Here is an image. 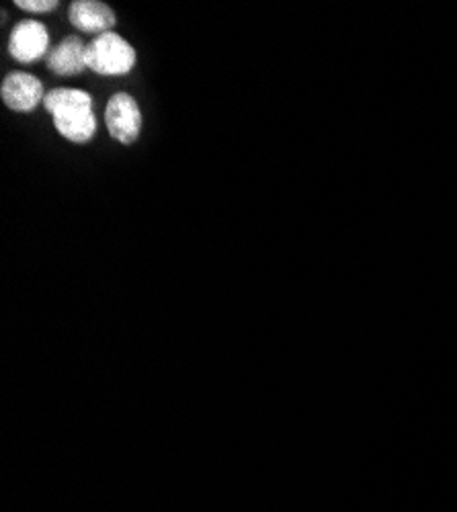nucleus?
<instances>
[{"mask_svg": "<svg viewBox=\"0 0 457 512\" xmlns=\"http://www.w3.org/2000/svg\"><path fill=\"white\" fill-rule=\"evenodd\" d=\"M46 111L54 117L56 132L72 142L87 144L97 134L93 97L78 89H54L44 99Z\"/></svg>", "mask_w": 457, "mask_h": 512, "instance_id": "f257e3e1", "label": "nucleus"}, {"mask_svg": "<svg viewBox=\"0 0 457 512\" xmlns=\"http://www.w3.org/2000/svg\"><path fill=\"white\" fill-rule=\"evenodd\" d=\"M87 66L101 76H126L136 66V50L128 39L109 31L87 46Z\"/></svg>", "mask_w": 457, "mask_h": 512, "instance_id": "f03ea898", "label": "nucleus"}, {"mask_svg": "<svg viewBox=\"0 0 457 512\" xmlns=\"http://www.w3.org/2000/svg\"><path fill=\"white\" fill-rule=\"evenodd\" d=\"M105 125L111 138L119 144H134L142 132V111L138 101L128 93L113 95L105 109Z\"/></svg>", "mask_w": 457, "mask_h": 512, "instance_id": "7ed1b4c3", "label": "nucleus"}, {"mask_svg": "<svg viewBox=\"0 0 457 512\" xmlns=\"http://www.w3.org/2000/svg\"><path fill=\"white\" fill-rule=\"evenodd\" d=\"M50 33L44 23L39 21H19L9 37V54L21 64H33L48 56Z\"/></svg>", "mask_w": 457, "mask_h": 512, "instance_id": "20e7f679", "label": "nucleus"}, {"mask_svg": "<svg viewBox=\"0 0 457 512\" xmlns=\"http://www.w3.org/2000/svg\"><path fill=\"white\" fill-rule=\"evenodd\" d=\"M0 97L15 113H31L37 105H44L46 93L39 78L27 72H11L0 87Z\"/></svg>", "mask_w": 457, "mask_h": 512, "instance_id": "39448f33", "label": "nucleus"}, {"mask_svg": "<svg viewBox=\"0 0 457 512\" xmlns=\"http://www.w3.org/2000/svg\"><path fill=\"white\" fill-rule=\"evenodd\" d=\"M68 17L78 31L97 37L113 31L117 21L113 9L105 3H99V0H76V3L70 5Z\"/></svg>", "mask_w": 457, "mask_h": 512, "instance_id": "423d86ee", "label": "nucleus"}, {"mask_svg": "<svg viewBox=\"0 0 457 512\" xmlns=\"http://www.w3.org/2000/svg\"><path fill=\"white\" fill-rule=\"evenodd\" d=\"M48 68L60 76H74L89 70L87 66V46L76 35L64 37L60 44L46 58Z\"/></svg>", "mask_w": 457, "mask_h": 512, "instance_id": "0eeeda50", "label": "nucleus"}, {"mask_svg": "<svg viewBox=\"0 0 457 512\" xmlns=\"http://www.w3.org/2000/svg\"><path fill=\"white\" fill-rule=\"evenodd\" d=\"M15 7H19L21 11H27V13L41 15V13L54 11L58 7V0H15Z\"/></svg>", "mask_w": 457, "mask_h": 512, "instance_id": "6e6552de", "label": "nucleus"}]
</instances>
